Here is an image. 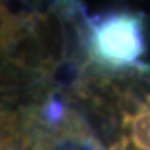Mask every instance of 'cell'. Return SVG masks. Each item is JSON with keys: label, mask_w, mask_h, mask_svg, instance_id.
<instances>
[{"label": "cell", "mask_w": 150, "mask_h": 150, "mask_svg": "<svg viewBox=\"0 0 150 150\" xmlns=\"http://www.w3.org/2000/svg\"><path fill=\"white\" fill-rule=\"evenodd\" d=\"M93 47L107 63H132L142 52L141 23L126 14L107 17L95 29Z\"/></svg>", "instance_id": "6da1fadb"}, {"label": "cell", "mask_w": 150, "mask_h": 150, "mask_svg": "<svg viewBox=\"0 0 150 150\" xmlns=\"http://www.w3.org/2000/svg\"><path fill=\"white\" fill-rule=\"evenodd\" d=\"M78 78V66L72 63V61H66V63L60 64L55 72H54V81L60 86H72Z\"/></svg>", "instance_id": "7a4b0ae2"}, {"label": "cell", "mask_w": 150, "mask_h": 150, "mask_svg": "<svg viewBox=\"0 0 150 150\" xmlns=\"http://www.w3.org/2000/svg\"><path fill=\"white\" fill-rule=\"evenodd\" d=\"M3 150H5V149H3ZM8 150H9V149H8Z\"/></svg>", "instance_id": "3957f363"}]
</instances>
